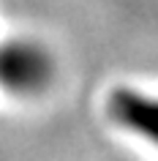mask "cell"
<instances>
[{
  "instance_id": "obj_1",
  "label": "cell",
  "mask_w": 158,
  "mask_h": 161,
  "mask_svg": "<svg viewBox=\"0 0 158 161\" xmlns=\"http://www.w3.org/2000/svg\"><path fill=\"white\" fill-rule=\"evenodd\" d=\"M112 112L128 128L158 142V98H147V96L136 93H117L112 101Z\"/></svg>"
}]
</instances>
